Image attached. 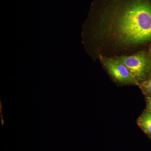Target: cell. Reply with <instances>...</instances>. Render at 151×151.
<instances>
[{"label": "cell", "mask_w": 151, "mask_h": 151, "mask_svg": "<svg viewBox=\"0 0 151 151\" xmlns=\"http://www.w3.org/2000/svg\"><path fill=\"white\" fill-rule=\"evenodd\" d=\"M103 34L116 43L134 46L151 41L150 0H98Z\"/></svg>", "instance_id": "obj_1"}, {"label": "cell", "mask_w": 151, "mask_h": 151, "mask_svg": "<svg viewBox=\"0 0 151 151\" xmlns=\"http://www.w3.org/2000/svg\"><path fill=\"white\" fill-rule=\"evenodd\" d=\"M118 60L128 68L135 78H142L148 70V61L143 52L130 56L121 57Z\"/></svg>", "instance_id": "obj_2"}, {"label": "cell", "mask_w": 151, "mask_h": 151, "mask_svg": "<svg viewBox=\"0 0 151 151\" xmlns=\"http://www.w3.org/2000/svg\"><path fill=\"white\" fill-rule=\"evenodd\" d=\"M104 65L109 73L117 81L126 83H136L134 76L128 68L119 60L106 59L104 60Z\"/></svg>", "instance_id": "obj_3"}, {"label": "cell", "mask_w": 151, "mask_h": 151, "mask_svg": "<svg viewBox=\"0 0 151 151\" xmlns=\"http://www.w3.org/2000/svg\"><path fill=\"white\" fill-rule=\"evenodd\" d=\"M139 122L142 129L151 136V113L150 112L143 114L140 118Z\"/></svg>", "instance_id": "obj_4"}, {"label": "cell", "mask_w": 151, "mask_h": 151, "mask_svg": "<svg viewBox=\"0 0 151 151\" xmlns=\"http://www.w3.org/2000/svg\"><path fill=\"white\" fill-rule=\"evenodd\" d=\"M142 85L146 91L151 93V78L144 82Z\"/></svg>", "instance_id": "obj_5"}, {"label": "cell", "mask_w": 151, "mask_h": 151, "mask_svg": "<svg viewBox=\"0 0 151 151\" xmlns=\"http://www.w3.org/2000/svg\"><path fill=\"white\" fill-rule=\"evenodd\" d=\"M147 107L150 113H151V96L148 98Z\"/></svg>", "instance_id": "obj_6"}, {"label": "cell", "mask_w": 151, "mask_h": 151, "mask_svg": "<svg viewBox=\"0 0 151 151\" xmlns=\"http://www.w3.org/2000/svg\"><path fill=\"white\" fill-rule=\"evenodd\" d=\"M150 56H151V53H150Z\"/></svg>", "instance_id": "obj_7"}]
</instances>
